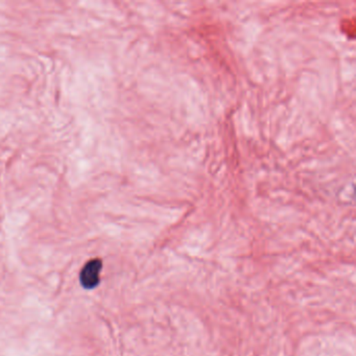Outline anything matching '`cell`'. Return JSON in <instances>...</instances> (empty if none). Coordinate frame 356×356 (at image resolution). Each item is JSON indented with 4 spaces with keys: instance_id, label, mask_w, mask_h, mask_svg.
I'll return each instance as SVG.
<instances>
[{
    "instance_id": "6da1fadb",
    "label": "cell",
    "mask_w": 356,
    "mask_h": 356,
    "mask_svg": "<svg viewBox=\"0 0 356 356\" xmlns=\"http://www.w3.org/2000/svg\"><path fill=\"white\" fill-rule=\"evenodd\" d=\"M102 268H103V262L101 259L89 260L83 266L80 273V282L85 289H93L99 284Z\"/></svg>"
}]
</instances>
